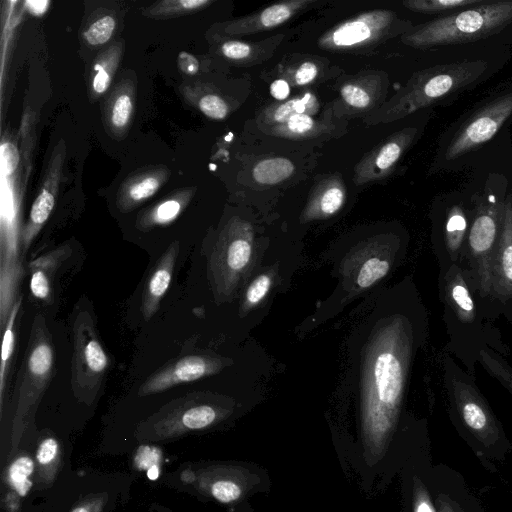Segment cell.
Masks as SVG:
<instances>
[{
    "instance_id": "cell-5",
    "label": "cell",
    "mask_w": 512,
    "mask_h": 512,
    "mask_svg": "<svg viewBox=\"0 0 512 512\" xmlns=\"http://www.w3.org/2000/svg\"><path fill=\"white\" fill-rule=\"evenodd\" d=\"M512 23V0L485 2L471 9L432 20L407 33L402 41L415 48L475 41Z\"/></svg>"
},
{
    "instance_id": "cell-32",
    "label": "cell",
    "mask_w": 512,
    "mask_h": 512,
    "mask_svg": "<svg viewBox=\"0 0 512 512\" xmlns=\"http://www.w3.org/2000/svg\"><path fill=\"white\" fill-rule=\"evenodd\" d=\"M319 74V67L313 61H303L294 67L286 68L281 75L290 85L301 87L313 82Z\"/></svg>"
},
{
    "instance_id": "cell-28",
    "label": "cell",
    "mask_w": 512,
    "mask_h": 512,
    "mask_svg": "<svg viewBox=\"0 0 512 512\" xmlns=\"http://www.w3.org/2000/svg\"><path fill=\"white\" fill-rule=\"evenodd\" d=\"M22 297L19 296L15 302L12 311L9 315L5 329L3 331L2 350H1V363H0V416L3 414V398L5 388V376L8 370L9 362L14 350L15 333L14 326L17 318L19 308L21 306Z\"/></svg>"
},
{
    "instance_id": "cell-9",
    "label": "cell",
    "mask_w": 512,
    "mask_h": 512,
    "mask_svg": "<svg viewBox=\"0 0 512 512\" xmlns=\"http://www.w3.org/2000/svg\"><path fill=\"white\" fill-rule=\"evenodd\" d=\"M218 419L217 409L205 403L190 402L188 397L170 403L169 408L148 420L145 427L147 438L165 440L181 436L187 432L203 430L212 426Z\"/></svg>"
},
{
    "instance_id": "cell-27",
    "label": "cell",
    "mask_w": 512,
    "mask_h": 512,
    "mask_svg": "<svg viewBox=\"0 0 512 512\" xmlns=\"http://www.w3.org/2000/svg\"><path fill=\"white\" fill-rule=\"evenodd\" d=\"M56 265V253L46 254L30 263V291L39 300H46L50 296V272Z\"/></svg>"
},
{
    "instance_id": "cell-18",
    "label": "cell",
    "mask_w": 512,
    "mask_h": 512,
    "mask_svg": "<svg viewBox=\"0 0 512 512\" xmlns=\"http://www.w3.org/2000/svg\"><path fill=\"white\" fill-rule=\"evenodd\" d=\"M314 3L313 0L278 2L252 15L229 22L225 32L229 35H247L265 31L284 24Z\"/></svg>"
},
{
    "instance_id": "cell-13",
    "label": "cell",
    "mask_w": 512,
    "mask_h": 512,
    "mask_svg": "<svg viewBox=\"0 0 512 512\" xmlns=\"http://www.w3.org/2000/svg\"><path fill=\"white\" fill-rule=\"evenodd\" d=\"M492 303L498 317H512V197L504 206L501 238L491 271Z\"/></svg>"
},
{
    "instance_id": "cell-15",
    "label": "cell",
    "mask_w": 512,
    "mask_h": 512,
    "mask_svg": "<svg viewBox=\"0 0 512 512\" xmlns=\"http://www.w3.org/2000/svg\"><path fill=\"white\" fill-rule=\"evenodd\" d=\"M431 485L437 512H485L460 472L447 464H434Z\"/></svg>"
},
{
    "instance_id": "cell-23",
    "label": "cell",
    "mask_w": 512,
    "mask_h": 512,
    "mask_svg": "<svg viewBox=\"0 0 512 512\" xmlns=\"http://www.w3.org/2000/svg\"><path fill=\"white\" fill-rule=\"evenodd\" d=\"M332 126L325 122L314 119L310 115H296L283 124L263 128L266 134L293 139L302 140L320 136L329 133Z\"/></svg>"
},
{
    "instance_id": "cell-21",
    "label": "cell",
    "mask_w": 512,
    "mask_h": 512,
    "mask_svg": "<svg viewBox=\"0 0 512 512\" xmlns=\"http://www.w3.org/2000/svg\"><path fill=\"white\" fill-rule=\"evenodd\" d=\"M345 198L346 189L341 175H329L313 187L306 214L308 217L331 216L340 210Z\"/></svg>"
},
{
    "instance_id": "cell-35",
    "label": "cell",
    "mask_w": 512,
    "mask_h": 512,
    "mask_svg": "<svg viewBox=\"0 0 512 512\" xmlns=\"http://www.w3.org/2000/svg\"><path fill=\"white\" fill-rule=\"evenodd\" d=\"M115 29V20L111 16H104L95 21L84 33V37L91 45L106 43Z\"/></svg>"
},
{
    "instance_id": "cell-24",
    "label": "cell",
    "mask_w": 512,
    "mask_h": 512,
    "mask_svg": "<svg viewBox=\"0 0 512 512\" xmlns=\"http://www.w3.org/2000/svg\"><path fill=\"white\" fill-rule=\"evenodd\" d=\"M61 462L59 442L52 436L44 437L38 444L35 454V477L38 486H48L56 478Z\"/></svg>"
},
{
    "instance_id": "cell-42",
    "label": "cell",
    "mask_w": 512,
    "mask_h": 512,
    "mask_svg": "<svg viewBox=\"0 0 512 512\" xmlns=\"http://www.w3.org/2000/svg\"><path fill=\"white\" fill-rule=\"evenodd\" d=\"M106 498L103 495L91 496L76 505L70 512H102Z\"/></svg>"
},
{
    "instance_id": "cell-43",
    "label": "cell",
    "mask_w": 512,
    "mask_h": 512,
    "mask_svg": "<svg viewBox=\"0 0 512 512\" xmlns=\"http://www.w3.org/2000/svg\"><path fill=\"white\" fill-rule=\"evenodd\" d=\"M111 81V75L109 72L101 65H95V75L93 78V89L96 93L102 94L104 93Z\"/></svg>"
},
{
    "instance_id": "cell-41",
    "label": "cell",
    "mask_w": 512,
    "mask_h": 512,
    "mask_svg": "<svg viewBox=\"0 0 512 512\" xmlns=\"http://www.w3.org/2000/svg\"><path fill=\"white\" fill-rule=\"evenodd\" d=\"M271 280L267 275H260L249 286L246 298L250 304L260 302L270 288Z\"/></svg>"
},
{
    "instance_id": "cell-1",
    "label": "cell",
    "mask_w": 512,
    "mask_h": 512,
    "mask_svg": "<svg viewBox=\"0 0 512 512\" xmlns=\"http://www.w3.org/2000/svg\"><path fill=\"white\" fill-rule=\"evenodd\" d=\"M439 296L448 336L444 351L475 376L482 350L489 348L503 357L511 354L495 321L488 319L477 302L470 280L459 265L439 273Z\"/></svg>"
},
{
    "instance_id": "cell-11",
    "label": "cell",
    "mask_w": 512,
    "mask_h": 512,
    "mask_svg": "<svg viewBox=\"0 0 512 512\" xmlns=\"http://www.w3.org/2000/svg\"><path fill=\"white\" fill-rule=\"evenodd\" d=\"M195 473V487L222 504L239 502L261 482L259 473L241 465H209Z\"/></svg>"
},
{
    "instance_id": "cell-48",
    "label": "cell",
    "mask_w": 512,
    "mask_h": 512,
    "mask_svg": "<svg viewBox=\"0 0 512 512\" xmlns=\"http://www.w3.org/2000/svg\"><path fill=\"white\" fill-rule=\"evenodd\" d=\"M511 327V331H512V317L506 319Z\"/></svg>"
},
{
    "instance_id": "cell-38",
    "label": "cell",
    "mask_w": 512,
    "mask_h": 512,
    "mask_svg": "<svg viewBox=\"0 0 512 512\" xmlns=\"http://www.w3.org/2000/svg\"><path fill=\"white\" fill-rule=\"evenodd\" d=\"M133 103L127 94L118 96L111 111V122L116 128H124L132 115Z\"/></svg>"
},
{
    "instance_id": "cell-10",
    "label": "cell",
    "mask_w": 512,
    "mask_h": 512,
    "mask_svg": "<svg viewBox=\"0 0 512 512\" xmlns=\"http://www.w3.org/2000/svg\"><path fill=\"white\" fill-rule=\"evenodd\" d=\"M395 19L389 10L376 9L345 20L326 31L318 45L327 50H348L363 47L388 33Z\"/></svg>"
},
{
    "instance_id": "cell-12",
    "label": "cell",
    "mask_w": 512,
    "mask_h": 512,
    "mask_svg": "<svg viewBox=\"0 0 512 512\" xmlns=\"http://www.w3.org/2000/svg\"><path fill=\"white\" fill-rule=\"evenodd\" d=\"M472 217L473 211H469L460 203L446 208L433 238L434 253L440 271L451 265H461Z\"/></svg>"
},
{
    "instance_id": "cell-26",
    "label": "cell",
    "mask_w": 512,
    "mask_h": 512,
    "mask_svg": "<svg viewBox=\"0 0 512 512\" xmlns=\"http://www.w3.org/2000/svg\"><path fill=\"white\" fill-rule=\"evenodd\" d=\"M295 171V166L287 158L269 157L258 161L252 168V177L262 185H275L287 180Z\"/></svg>"
},
{
    "instance_id": "cell-40",
    "label": "cell",
    "mask_w": 512,
    "mask_h": 512,
    "mask_svg": "<svg viewBox=\"0 0 512 512\" xmlns=\"http://www.w3.org/2000/svg\"><path fill=\"white\" fill-rule=\"evenodd\" d=\"M1 167L4 175H11L17 168L19 153L11 142H4L0 147Z\"/></svg>"
},
{
    "instance_id": "cell-3",
    "label": "cell",
    "mask_w": 512,
    "mask_h": 512,
    "mask_svg": "<svg viewBox=\"0 0 512 512\" xmlns=\"http://www.w3.org/2000/svg\"><path fill=\"white\" fill-rule=\"evenodd\" d=\"M414 323L409 320L393 349L379 353L374 361V383L367 395L363 421L364 451L371 460L380 458L392 448L404 391L406 364L417 340Z\"/></svg>"
},
{
    "instance_id": "cell-37",
    "label": "cell",
    "mask_w": 512,
    "mask_h": 512,
    "mask_svg": "<svg viewBox=\"0 0 512 512\" xmlns=\"http://www.w3.org/2000/svg\"><path fill=\"white\" fill-rule=\"evenodd\" d=\"M198 106L204 115L214 120H223L229 114L228 103L217 94L202 96Z\"/></svg>"
},
{
    "instance_id": "cell-25",
    "label": "cell",
    "mask_w": 512,
    "mask_h": 512,
    "mask_svg": "<svg viewBox=\"0 0 512 512\" xmlns=\"http://www.w3.org/2000/svg\"><path fill=\"white\" fill-rule=\"evenodd\" d=\"M35 469V461L29 455H20L7 466L4 480L12 492L24 497L33 486Z\"/></svg>"
},
{
    "instance_id": "cell-4",
    "label": "cell",
    "mask_w": 512,
    "mask_h": 512,
    "mask_svg": "<svg viewBox=\"0 0 512 512\" xmlns=\"http://www.w3.org/2000/svg\"><path fill=\"white\" fill-rule=\"evenodd\" d=\"M484 61L437 65L415 73L384 107L377 121L389 122L430 106L474 83L484 73Z\"/></svg>"
},
{
    "instance_id": "cell-20",
    "label": "cell",
    "mask_w": 512,
    "mask_h": 512,
    "mask_svg": "<svg viewBox=\"0 0 512 512\" xmlns=\"http://www.w3.org/2000/svg\"><path fill=\"white\" fill-rule=\"evenodd\" d=\"M383 85L380 75L367 74L347 80L340 87L342 103L353 112L372 109L380 100Z\"/></svg>"
},
{
    "instance_id": "cell-7",
    "label": "cell",
    "mask_w": 512,
    "mask_h": 512,
    "mask_svg": "<svg viewBox=\"0 0 512 512\" xmlns=\"http://www.w3.org/2000/svg\"><path fill=\"white\" fill-rule=\"evenodd\" d=\"M108 366L94 320L88 311H81L73 324L71 367L73 392L80 401L90 404L95 399Z\"/></svg>"
},
{
    "instance_id": "cell-17",
    "label": "cell",
    "mask_w": 512,
    "mask_h": 512,
    "mask_svg": "<svg viewBox=\"0 0 512 512\" xmlns=\"http://www.w3.org/2000/svg\"><path fill=\"white\" fill-rule=\"evenodd\" d=\"M215 370V363L199 355L181 357L151 375L140 386L138 395L147 396L175 385L203 378Z\"/></svg>"
},
{
    "instance_id": "cell-2",
    "label": "cell",
    "mask_w": 512,
    "mask_h": 512,
    "mask_svg": "<svg viewBox=\"0 0 512 512\" xmlns=\"http://www.w3.org/2000/svg\"><path fill=\"white\" fill-rule=\"evenodd\" d=\"M442 371L447 413L453 427L481 464L495 472V464L504 462L512 451L501 421L477 386L475 376L445 351Z\"/></svg>"
},
{
    "instance_id": "cell-34",
    "label": "cell",
    "mask_w": 512,
    "mask_h": 512,
    "mask_svg": "<svg viewBox=\"0 0 512 512\" xmlns=\"http://www.w3.org/2000/svg\"><path fill=\"white\" fill-rule=\"evenodd\" d=\"M250 255V243L242 238L234 239L226 250V265L232 271L241 270L248 263Z\"/></svg>"
},
{
    "instance_id": "cell-36",
    "label": "cell",
    "mask_w": 512,
    "mask_h": 512,
    "mask_svg": "<svg viewBox=\"0 0 512 512\" xmlns=\"http://www.w3.org/2000/svg\"><path fill=\"white\" fill-rule=\"evenodd\" d=\"M181 204L177 200H166L159 204L145 220V225H164L177 218L181 211Z\"/></svg>"
},
{
    "instance_id": "cell-14",
    "label": "cell",
    "mask_w": 512,
    "mask_h": 512,
    "mask_svg": "<svg viewBox=\"0 0 512 512\" xmlns=\"http://www.w3.org/2000/svg\"><path fill=\"white\" fill-rule=\"evenodd\" d=\"M433 466L428 442L402 467L406 512H437L431 485Z\"/></svg>"
},
{
    "instance_id": "cell-31",
    "label": "cell",
    "mask_w": 512,
    "mask_h": 512,
    "mask_svg": "<svg viewBox=\"0 0 512 512\" xmlns=\"http://www.w3.org/2000/svg\"><path fill=\"white\" fill-rule=\"evenodd\" d=\"M221 53L229 60L252 63L264 53L259 43H248L239 40H228L221 47Z\"/></svg>"
},
{
    "instance_id": "cell-45",
    "label": "cell",
    "mask_w": 512,
    "mask_h": 512,
    "mask_svg": "<svg viewBox=\"0 0 512 512\" xmlns=\"http://www.w3.org/2000/svg\"><path fill=\"white\" fill-rule=\"evenodd\" d=\"M269 90L274 99L283 101L290 94V84L285 79L280 78L272 82Z\"/></svg>"
},
{
    "instance_id": "cell-22",
    "label": "cell",
    "mask_w": 512,
    "mask_h": 512,
    "mask_svg": "<svg viewBox=\"0 0 512 512\" xmlns=\"http://www.w3.org/2000/svg\"><path fill=\"white\" fill-rule=\"evenodd\" d=\"M319 110V101L315 94L306 92L302 96L294 97L265 107L259 114L260 128L280 125L296 115H315Z\"/></svg>"
},
{
    "instance_id": "cell-33",
    "label": "cell",
    "mask_w": 512,
    "mask_h": 512,
    "mask_svg": "<svg viewBox=\"0 0 512 512\" xmlns=\"http://www.w3.org/2000/svg\"><path fill=\"white\" fill-rule=\"evenodd\" d=\"M389 270V263L386 260L379 258L368 259L361 267L358 277L357 284L361 288L370 287L376 281L384 277Z\"/></svg>"
},
{
    "instance_id": "cell-8",
    "label": "cell",
    "mask_w": 512,
    "mask_h": 512,
    "mask_svg": "<svg viewBox=\"0 0 512 512\" xmlns=\"http://www.w3.org/2000/svg\"><path fill=\"white\" fill-rule=\"evenodd\" d=\"M512 115V91L481 107L466 121L451 140L448 160L456 159L489 141Z\"/></svg>"
},
{
    "instance_id": "cell-30",
    "label": "cell",
    "mask_w": 512,
    "mask_h": 512,
    "mask_svg": "<svg viewBox=\"0 0 512 512\" xmlns=\"http://www.w3.org/2000/svg\"><path fill=\"white\" fill-rule=\"evenodd\" d=\"M483 3L484 0H408L404 1L403 5L414 12L439 13Z\"/></svg>"
},
{
    "instance_id": "cell-16",
    "label": "cell",
    "mask_w": 512,
    "mask_h": 512,
    "mask_svg": "<svg viewBox=\"0 0 512 512\" xmlns=\"http://www.w3.org/2000/svg\"><path fill=\"white\" fill-rule=\"evenodd\" d=\"M415 134V128H406L382 141L355 166L353 182L362 185L387 177L413 141Z\"/></svg>"
},
{
    "instance_id": "cell-44",
    "label": "cell",
    "mask_w": 512,
    "mask_h": 512,
    "mask_svg": "<svg viewBox=\"0 0 512 512\" xmlns=\"http://www.w3.org/2000/svg\"><path fill=\"white\" fill-rule=\"evenodd\" d=\"M178 64L180 69L188 75H194L199 70L198 60L188 52L183 51L179 53Z\"/></svg>"
},
{
    "instance_id": "cell-47",
    "label": "cell",
    "mask_w": 512,
    "mask_h": 512,
    "mask_svg": "<svg viewBox=\"0 0 512 512\" xmlns=\"http://www.w3.org/2000/svg\"><path fill=\"white\" fill-rule=\"evenodd\" d=\"M181 479L185 483H189V484L194 483L196 480V473H195V471L190 470V469L185 470L181 474Z\"/></svg>"
},
{
    "instance_id": "cell-29",
    "label": "cell",
    "mask_w": 512,
    "mask_h": 512,
    "mask_svg": "<svg viewBox=\"0 0 512 512\" xmlns=\"http://www.w3.org/2000/svg\"><path fill=\"white\" fill-rule=\"evenodd\" d=\"M479 364L487 374L506 389L512 398V366L507 359L492 349L486 348L480 353Z\"/></svg>"
},
{
    "instance_id": "cell-19",
    "label": "cell",
    "mask_w": 512,
    "mask_h": 512,
    "mask_svg": "<svg viewBox=\"0 0 512 512\" xmlns=\"http://www.w3.org/2000/svg\"><path fill=\"white\" fill-rule=\"evenodd\" d=\"M178 253L179 245L175 242L159 258L149 275L143 290L141 304V311L145 320L153 317L169 288Z\"/></svg>"
},
{
    "instance_id": "cell-46",
    "label": "cell",
    "mask_w": 512,
    "mask_h": 512,
    "mask_svg": "<svg viewBox=\"0 0 512 512\" xmlns=\"http://www.w3.org/2000/svg\"><path fill=\"white\" fill-rule=\"evenodd\" d=\"M49 5L47 1H30L27 2L28 9L35 15H41Z\"/></svg>"
},
{
    "instance_id": "cell-6",
    "label": "cell",
    "mask_w": 512,
    "mask_h": 512,
    "mask_svg": "<svg viewBox=\"0 0 512 512\" xmlns=\"http://www.w3.org/2000/svg\"><path fill=\"white\" fill-rule=\"evenodd\" d=\"M54 366V350L44 318L36 315L21 369L16 410L12 421L10 456L33 423L38 404L48 388Z\"/></svg>"
},
{
    "instance_id": "cell-39",
    "label": "cell",
    "mask_w": 512,
    "mask_h": 512,
    "mask_svg": "<svg viewBox=\"0 0 512 512\" xmlns=\"http://www.w3.org/2000/svg\"><path fill=\"white\" fill-rule=\"evenodd\" d=\"M160 187V182L155 177H146L134 183L128 190L131 203H137L153 196Z\"/></svg>"
}]
</instances>
